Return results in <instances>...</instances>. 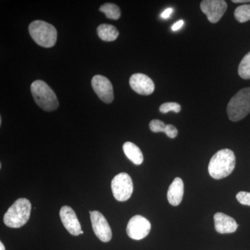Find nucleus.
I'll use <instances>...</instances> for the list:
<instances>
[{"label":"nucleus","mask_w":250,"mask_h":250,"mask_svg":"<svg viewBox=\"0 0 250 250\" xmlns=\"http://www.w3.org/2000/svg\"><path fill=\"white\" fill-rule=\"evenodd\" d=\"M81 234H83V231H81Z\"/></svg>","instance_id":"nucleus-29"},{"label":"nucleus","mask_w":250,"mask_h":250,"mask_svg":"<svg viewBox=\"0 0 250 250\" xmlns=\"http://www.w3.org/2000/svg\"><path fill=\"white\" fill-rule=\"evenodd\" d=\"M172 12H173V9H172V8H167V9H166L165 11L161 14V18H164V19H167V18L170 17Z\"/></svg>","instance_id":"nucleus-24"},{"label":"nucleus","mask_w":250,"mask_h":250,"mask_svg":"<svg viewBox=\"0 0 250 250\" xmlns=\"http://www.w3.org/2000/svg\"><path fill=\"white\" fill-rule=\"evenodd\" d=\"M230 121L238 122L250 113V88L238 91L230 100L227 108Z\"/></svg>","instance_id":"nucleus-5"},{"label":"nucleus","mask_w":250,"mask_h":250,"mask_svg":"<svg viewBox=\"0 0 250 250\" xmlns=\"http://www.w3.org/2000/svg\"><path fill=\"white\" fill-rule=\"evenodd\" d=\"M0 125H1V118H0Z\"/></svg>","instance_id":"nucleus-28"},{"label":"nucleus","mask_w":250,"mask_h":250,"mask_svg":"<svg viewBox=\"0 0 250 250\" xmlns=\"http://www.w3.org/2000/svg\"><path fill=\"white\" fill-rule=\"evenodd\" d=\"M182 110L180 105L177 103H166L163 104L159 107V111L162 113H167L170 111L179 113Z\"/></svg>","instance_id":"nucleus-20"},{"label":"nucleus","mask_w":250,"mask_h":250,"mask_svg":"<svg viewBox=\"0 0 250 250\" xmlns=\"http://www.w3.org/2000/svg\"><path fill=\"white\" fill-rule=\"evenodd\" d=\"M236 199L241 205L250 206V192H239L236 195Z\"/></svg>","instance_id":"nucleus-22"},{"label":"nucleus","mask_w":250,"mask_h":250,"mask_svg":"<svg viewBox=\"0 0 250 250\" xmlns=\"http://www.w3.org/2000/svg\"><path fill=\"white\" fill-rule=\"evenodd\" d=\"M184 192V182L179 177H176L170 184L167 191V197L171 205H179L183 199Z\"/></svg>","instance_id":"nucleus-14"},{"label":"nucleus","mask_w":250,"mask_h":250,"mask_svg":"<svg viewBox=\"0 0 250 250\" xmlns=\"http://www.w3.org/2000/svg\"><path fill=\"white\" fill-rule=\"evenodd\" d=\"M235 18L237 21L244 23L250 21V4H244L238 6L235 10Z\"/></svg>","instance_id":"nucleus-19"},{"label":"nucleus","mask_w":250,"mask_h":250,"mask_svg":"<svg viewBox=\"0 0 250 250\" xmlns=\"http://www.w3.org/2000/svg\"><path fill=\"white\" fill-rule=\"evenodd\" d=\"M129 84L136 93L143 95H149L155 89L154 82L144 74H134L130 77Z\"/></svg>","instance_id":"nucleus-12"},{"label":"nucleus","mask_w":250,"mask_h":250,"mask_svg":"<svg viewBox=\"0 0 250 250\" xmlns=\"http://www.w3.org/2000/svg\"><path fill=\"white\" fill-rule=\"evenodd\" d=\"M200 8L209 22L217 23L226 12L228 4L223 0H205L200 4Z\"/></svg>","instance_id":"nucleus-8"},{"label":"nucleus","mask_w":250,"mask_h":250,"mask_svg":"<svg viewBox=\"0 0 250 250\" xmlns=\"http://www.w3.org/2000/svg\"><path fill=\"white\" fill-rule=\"evenodd\" d=\"M90 220H91L94 233L99 239L104 243H107L111 241V229L103 213L98 210H94L90 214Z\"/></svg>","instance_id":"nucleus-9"},{"label":"nucleus","mask_w":250,"mask_h":250,"mask_svg":"<svg viewBox=\"0 0 250 250\" xmlns=\"http://www.w3.org/2000/svg\"><path fill=\"white\" fill-rule=\"evenodd\" d=\"M97 32H98L99 37L102 40L106 41V42L114 41L119 36L118 29L111 24H100L97 29Z\"/></svg>","instance_id":"nucleus-16"},{"label":"nucleus","mask_w":250,"mask_h":250,"mask_svg":"<svg viewBox=\"0 0 250 250\" xmlns=\"http://www.w3.org/2000/svg\"><path fill=\"white\" fill-rule=\"evenodd\" d=\"M215 228L220 233H234L238 229V224L231 217L223 213H217L214 215Z\"/></svg>","instance_id":"nucleus-13"},{"label":"nucleus","mask_w":250,"mask_h":250,"mask_svg":"<svg viewBox=\"0 0 250 250\" xmlns=\"http://www.w3.org/2000/svg\"><path fill=\"white\" fill-rule=\"evenodd\" d=\"M31 211L30 201L26 198H19L5 213L4 223L9 228H21L29 220Z\"/></svg>","instance_id":"nucleus-3"},{"label":"nucleus","mask_w":250,"mask_h":250,"mask_svg":"<svg viewBox=\"0 0 250 250\" xmlns=\"http://www.w3.org/2000/svg\"><path fill=\"white\" fill-rule=\"evenodd\" d=\"M184 24V21L180 20V21H179L178 22L174 23L173 25H172V30L173 31L179 30V29H181V28L183 27Z\"/></svg>","instance_id":"nucleus-25"},{"label":"nucleus","mask_w":250,"mask_h":250,"mask_svg":"<svg viewBox=\"0 0 250 250\" xmlns=\"http://www.w3.org/2000/svg\"><path fill=\"white\" fill-rule=\"evenodd\" d=\"M31 92L36 104L44 111H53L59 107L57 95L43 81H34L31 85Z\"/></svg>","instance_id":"nucleus-2"},{"label":"nucleus","mask_w":250,"mask_h":250,"mask_svg":"<svg viewBox=\"0 0 250 250\" xmlns=\"http://www.w3.org/2000/svg\"><path fill=\"white\" fill-rule=\"evenodd\" d=\"M92 86L94 91L104 103L110 104L114 99L111 82L106 77L95 75L92 79Z\"/></svg>","instance_id":"nucleus-10"},{"label":"nucleus","mask_w":250,"mask_h":250,"mask_svg":"<svg viewBox=\"0 0 250 250\" xmlns=\"http://www.w3.org/2000/svg\"><path fill=\"white\" fill-rule=\"evenodd\" d=\"M165 134L170 139H174L177 137L178 134V131L177 128L172 125H166Z\"/></svg>","instance_id":"nucleus-23"},{"label":"nucleus","mask_w":250,"mask_h":250,"mask_svg":"<svg viewBox=\"0 0 250 250\" xmlns=\"http://www.w3.org/2000/svg\"><path fill=\"white\" fill-rule=\"evenodd\" d=\"M123 151L126 157L135 165H141L143 163L144 158L140 148L131 142H126L123 145Z\"/></svg>","instance_id":"nucleus-15"},{"label":"nucleus","mask_w":250,"mask_h":250,"mask_svg":"<svg viewBox=\"0 0 250 250\" xmlns=\"http://www.w3.org/2000/svg\"><path fill=\"white\" fill-rule=\"evenodd\" d=\"M29 31L33 40L41 47L49 48L57 42V29L45 21H36L31 22L29 24Z\"/></svg>","instance_id":"nucleus-4"},{"label":"nucleus","mask_w":250,"mask_h":250,"mask_svg":"<svg viewBox=\"0 0 250 250\" xmlns=\"http://www.w3.org/2000/svg\"><path fill=\"white\" fill-rule=\"evenodd\" d=\"M0 250H5V247L1 242H0Z\"/></svg>","instance_id":"nucleus-27"},{"label":"nucleus","mask_w":250,"mask_h":250,"mask_svg":"<svg viewBox=\"0 0 250 250\" xmlns=\"http://www.w3.org/2000/svg\"><path fill=\"white\" fill-rule=\"evenodd\" d=\"M60 218L63 226L72 236L81 234L82 227L76 213L71 207L64 206L60 210Z\"/></svg>","instance_id":"nucleus-11"},{"label":"nucleus","mask_w":250,"mask_h":250,"mask_svg":"<svg viewBox=\"0 0 250 250\" xmlns=\"http://www.w3.org/2000/svg\"><path fill=\"white\" fill-rule=\"evenodd\" d=\"M100 11L106 15V18H109V19L116 21L121 18V10L116 4L106 3L100 6Z\"/></svg>","instance_id":"nucleus-17"},{"label":"nucleus","mask_w":250,"mask_h":250,"mask_svg":"<svg viewBox=\"0 0 250 250\" xmlns=\"http://www.w3.org/2000/svg\"><path fill=\"white\" fill-rule=\"evenodd\" d=\"M166 126L165 123L159 120H152L149 123V129L154 133L165 132Z\"/></svg>","instance_id":"nucleus-21"},{"label":"nucleus","mask_w":250,"mask_h":250,"mask_svg":"<svg viewBox=\"0 0 250 250\" xmlns=\"http://www.w3.org/2000/svg\"><path fill=\"white\" fill-rule=\"evenodd\" d=\"M238 71V75L243 80H250V52L242 59Z\"/></svg>","instance_id":"nucleus-18"},{"label":"nucleus","mask_w":250,"mask_h":250,"mask_svg":"<svg viewBox=\"0 0 250 250\" xmlns=\"http://www.w3.org/2000/svg\"><path fill=\"white\" fill-rule=\"evenodd\" d=\"M236 166V156L232 150L223 149L215 153L208 164V170L210 177L222 179L232 173Z\"/></svg>","instance_id":"nucleus-1"},{"label":"nucleus","mask_w":250,"mask_h":250,"mask_svg":"<svg viewBox=\"0 0 250 250\" xmlns=\"http://www.w3.org/2000/svg\"><path fill=\"white\" fill-rule=\"evenodd\" d=\"M151 230V223L142 215H136L130 219L126 227V233L130 238L142 240L149 234Z\"/></svg>","instance_id":"nucleus-7"},{"label":"nucleus","mask_w":250,"mask_h":250,"mask_svg":"<svg viewBox=\"0 0 250 250\" xmlns=\"http://www.w3.org/2000/svg\"><path fill=\"white\" fill-rule=\"evenodd\" d=\"M232 2L236 3V4H238V3L250 2V0H232Z\"/></svg>","instance_id":"nucleus-26"},{"label":"nucleus","mask_w":250,"mask_h":250,"mask_svg":"<svg viewBox=\"0 0 250 250\" xmlns=\"http://www.w3.org/2000/svg\"><path fill=\"white\" fill-rule=\"evenodd\" d=\"M111 189L113 196L118 201H126L131 197L134 190L132 179L125 172L117 174L112 180Z\"/></svg>","instance_id":"nucleus-6"}]
</instances>
